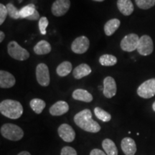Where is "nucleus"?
I'll return each mask as SVG.
<instances>
[{
    "label": "nucleus",
    "instance_id": "1",
    "mask_svg": "<svg viewBox=\"0 0 155 155\" xmlns=\"http://www.w3.org/2000/svg\"><path fill=\"white\" fill-rule=\"evenodd\" d=\"M74 122L78 127L88 132L97 133L101 130L99 124L92 119L91 111L88 108L75 114Z\"/></svg>",
    "mask_w": 155,
    "mask_h": 155
},
{
    "label": "nucleus",
    "instance_id": "8",
    "mask_svg": "<svg viewBox=\"0 0 155 155\" xmlns=\"http://www.w3.org/2000/svg\"><path fill=\"white\" fill-rule=\"evenodd\" d=\"M137 50L141 55L143 56H147L152 54L154 50V44H153L152 39L147 35L141 36L139 38Z\"/></svg>",
    "mask_w": 155,
    "mask_h": 155
},
{
    "label": "nucleus",
    "instance_id": "4",
    "mask_svg": "<svg viewBox=\"0 0 155 155\" xmlns=\"http://www.w3.org/2000/svg\"><path fill=\"white\" fill-rule=\"evenodd\" d=\"M7 53L10 57L19 61H24L30 58V53L21 47L16 41H11L7 45Z\"/></svg>",
    "mask_w": 155,
    "mask_h": 155
},
{
    "label": "nucleus",
    "instance_id": "26",
    "mask_svg": "<svg viewBox=\"0 0 155 155\" xmlns=\"http://www.w3.org/2000/svg\"><path fill=\"white\" fill-rule=\"evenodd\" d=\"M95 116L98 118V119L104 122H108L111 119V116L107 111H104V109L100 107H96L94 108Z\"/></svg>",
    "mask_w": 155,
    "mask_h": 155
},
{
    "label": "nucleus",
    "instance_id": "11",
    "mask_svg": "<svg viewBox=\"0 0 155 155\" xmlns=\"http://www.w3.org/2000/svg\"><path fill=\"white\" fill-rule=\"evenodd\" d=\"M58 135L65 142H72L75 138V132L71 126L63 124L58 127Z\"/></svg>",
    "mask_w": 155,
    "mask_h": 155
},
{
    "label": "nucleus",
    "instance_id": "9",
    "mask_svg": "<svg viewBox=\"0 0 155 155\" xmlns=\"http://www.w3.org/2000/svg\"><path fill=\"white\" fill-rule=\"evenodd\" d=\"M90 41L86 36H80L75 38L71 44V50L74 53L83 54L88 50Z\"/></svg>",
    "mask_w": 155,
    "mask_h": 155
},
{
    "label": "nucleus",
    "instance_id": "2",
    "mask_svg": "<svg viewBox=\"0 0 155 155\" xmlns=\"http://www.w3.org/2000/svg\"><path fill=\"white\" fill-rule=\"evenodd\" d=\"M0 112L9 119H17L22 115L23 107L17 101L6 99L0 103Z\"/></svg>",
    "mask_w": 155,
    "mask_h": 155
},
{
    "label": "nucleus",
    "instance_id": "7",
    "mask_svg": "<svg viewBox=\"0 0 155 155\" xmlns=\"http://www.w3.org/2000/svg\"><path fill=\"white\" fill-rule=\"evenodd\" d=\"M139 37L135 33L126 35L121 40L120 46L122 50L126 52H133L137 49L139 41Z\"/></svg>",
    "mask_w": 155,
    "mask_h": 155
},
{
    "label": "nucleus",
    "instance_id": "13",
    "mask_svg": "<svg viewBox=\"0 0 155 155\" xmlns=\"http://www.w3.org/2000/svg\"><path fill=\"white\" fill-rule=\"evenodd\" d=\"M16 79L14 75L7 71H0V87L2 88H10L15 86Z\"/></svg>",
    "mask_w": 155,
    "mask_h": 155
},
{
    "label": "nucleus",
    "instance_id": "36",
    "mask_svg": "<svg viewBox=\"0 0 155 155\" xmlns=\"http://www.w3.org/2000/svg\"><path fill=\"white\" fill-rule=\"evenodd\" d=\"M152 109H153V111L155 112V101L153 103V104H152Z\"/></svg>",
    "mask_w": 155,
    "mask_h": 155
},
{
    "label": "nucleus",
    "instance_id": "18",
    "mask_svg": "<svg viewBox=\"0 0 155 155\" xmlns=\"http://www.w3.org/2000/svg\"><path fill=\"white\" fill-rule=\"evenodd\" d=\"M72 97L73 99L86 103L91 102L94 99V97L92 95L84 89H76V90H75L73 92Z\"/></svg>",
    "mask_w": 155,
    "mask_h": 155
},
{
    "label": "nucleus",
    "instance_id": "22",
    "mask_svg": "<svg viewBox=\"0 0 155 155\" xmlns=\"http://www.w3.org/2000/svg\"><path fill=\"white\" fill-rule=\"evenodd\" d=\"M72 63L69 61H64L61 63L56 68V73L61 77H65L72 71Z\"/></svg>",
    "mask_w": 155,
    "mask_h": 155
},
{
    "label": "nucleus",
    "instance_id": "16",
    "mask_svg": "<svg viewBox=\"0 0 155 155\" xmlns=\"http://www.w3.org/2000/svg\"><path fill=\"white\" fill-rule=\"evenodd\" d=\"M117 7L120 12L125 16L131 15L134 10V7L131 0H118Z\"/></svg>",
    "mask_w": 155,
    "mask_h": 155
},
{
    "label": "nucleus",
    "instance_id": "15",
    "mask_svg": "<svg viewBox=\"0 0 155 155\" xmlns=\"http://www.w3.org/2000/svg\"><path fill=\"white\" fill-rule=\"evenodd\" d=\"M121 147L126 155H134L137 152V145L135 141L130 137H125L122 139Z\"/></svg>",
    "mask_w": 155,
    "mask_h": 155
},
{
    "label": "nucleus",
    "instance_id": "21",
    "mask_svg": "<svg viewBox=\"0 0 155 155\" xmlns=\"http://www.w3.org/2000/svg\"><path fill=\"white\" fill-rule=\"evenodd\" d=\"M102 147L107 155H118L117 147L111 139H104L102 142Z\"/></svg>",
    "mask_w": 155,
    "mask_h": 155
},
{
    "label": "nucleus",
    "instance_id": "30",
    "mask_svg": "<svg viewBox=\"0 0 155 155\" xmlns=\"http://www.w3.org/2000/svg\"><path fill=\"white\" fill-rule=\"evenodd\" d=\"M8 15L7 7L3 4H0V25H2L5 22L6 18Z\"/></svg>",
    "mask_w": 155,
    "mask_h": 155
},
{
    "label": "nucleus",
    "instance_id": "23",
    "mask_svg": "<svg viewBox=\"0 0 155 155\" xmlns=\"http://www.w3.org/2000/svg\"><path fill=\"white\" fill-rule=\"evenodd\" d=\"M30 106L33 111L37 114H40L45 108L46 104L40 98H33L30 101Z\"/></svg>",
    "mask_w": 155,
    "mask_h": 155
},
{
    "label": "nucleus",
    "instance_id": "27",
    "mask_svg": "<svg viewBox=\"0 0 155 155\" xmlns=\"http://www.w3.org/2000/svg\"><path fill=\"white\" fill-rule=\"evenodd\" d=\"M135 2L141 9H149L155 5V0H135Z\"/></svg>",
    "mask_w": 155,
    "mask_h": 155
},
{
    "label": "nucleus",
    "instance_id": "25",
    "mask_svg": "<svg viewBox=\"0 0 155 155\" xmlns=\"http://www.w3.org/2000/svg\"><path fill=\"white\" fill-rule=\"evenodd\" d=\"M36 10L35 6L33 4H30V5L25 6L22 7L19 10V15H20V19H27L29 17H30L35 11Z\"/></svg>",
    "mask_w": 155,
    "mask_h": 155
},
{
    "label": "nucleus",
    "instance_id": "6",
    "mask_svg": "<svg viewBox=\"0 0 155 155\" xmlns=\"http://www.w3.org/2000/svg\"><path fill=\"white\" fill-rule=\"evenodd\" d=\"M36 79L41 86L47 87L50 83L49 69L45 63H39L36 67Z\"/></svg>",
    "mask_w": 155,
    "mask_h": 155
},
{
    "label": "nucleus",
    "instance_id": "35",
    "mask_svg": "<svg viewBox=\"0 0 155 155\" xmlns=\"http://www.w3.org/2000/svg\"><path fill=\"white\" fill-rule=\"evenodd\" d=\"M17 155H31L30 152H27V151H23V152H21L20 153H19Z\"/></svg>",
    "mask_w": 155,
    "mask_h": 155
},
{
    "label": "nucleus",
    "instance_id": "19",
    "mask_svg": "<svg viewBox=\"0 0 155 155\" xmlns=\"http://www.w3.org/2000/svg\"><path fill=\"white\" fill-rule=\"evenodd\" d=\"M52 48L50 44L46 40H42L37 43L33 48L34 53L36 55H47L51 52Z\"/></svg>",
    "mask_w": 155,
    "mask_h": 155
},
{
    "label": "nucleus",
    "instance_id": "5",
    "mask_svg": "<svg viewBox=\"0 0 155 155\" xmlns=\"http://www.w3.org/2000/svg\"><path fill=\"white\" fill-rule=\"evenodd\" d=\"M137 94L143 98H150L155 96V78L149 79L137 88Z\"/></svg>",
    "mask_w": 155,
    "mask_h": 155
},
{
    "label": "nucleus",
    "instance_id": "24",
    "mask_svg": "<svg viewBox=\"0 0 155 155\" xmlns=\"http://www.w3.org/2000/svg\"><path fill=\"white\" fill-rule=\"evenodd\" d=\"M99 63L102 66H113L117 63V58L114 55L105 54V55H103L99 58Z\"/></svg>",
    "mask_w": 155,
    "mask_h": 155
},
{
    "label": "nucleus",
    "instance_id": "17",
    "mask_svg": "<svg viewBox=\"0 0 155 155\" xmlns=\"http://www.w3.org/2000/svg\"><path fill=\"white\" fill-rule=\"evenodd\" d=\"M91 68L88 64L82 63L81 65H78L73 71V75L75 79L83 78L87 76L91 73Z\"/></svg>",
    "mask_w": 155,
    "mask_h": 155
},
{
    "label": "nucleus",
    "instance_id": "14",
    "mask_svg": "<svg viewBox=\"0 0 155 155\" xmlns=\"http://www.w3.org/2000/svg\"><path fill=\"white\" fill-rule=\"evenodd\" d=\"M69 111V106L64 101H58L50 108V114L52 116H59L66 114Z\"/></svg>",
    "mask_w": 155,
    "mask_h": 155
},
{
    "label": "nucleus",
    "instance_id": "10",
    "mask_svg": "<svg viewBox=\"0 0 155 155\" xmlns=\"http://www.w3.org/2000/svg\"><path fill=\"white\" fill-rule=\"evenodd\" d=\"M71 7L70 0H55L51 7V12L55 17L65 15Z\"/></svg>",
    "mask_w": 155,
    "mask_h": 155
},
{
    "label": "nucleus",
    "instance_id": "32",
    "mask_svg": "<svg viewBox=\"0 0 155 155\" xmlns=\"http://www.w3.org/2000/svg\"><path fill=\"white\" fill-rule=\"evenodd\" d=\"M40 14H39V12H38V10L35 11V12L31 15L30 17H29L28 18H27V19H28V20H31V21H35V20H38V19H40Z\"/></svg>",
    "mask_w": 155,
    "mask_h": 155
},
{
    "label": "nucleus",
    "instance_id": "33",
    "mask_svg": "<svg viewBox=\"0 0 155 155\" xmlns=\"http://www.w3.org/2000/svg\"><path fill=\"white\" fill-rule=\"evenodd\" d=\"M90 155H107L105 152H103L102 150H98V149H94L91 150Z\"/></svg>",
    "mask_w": 155,
    "mask_h": 155
},
{
    "label": "nucleus",
    "instance_id": "3",
    "mask_svg": "<svg viewBox=\"0 0 155 155\" xmlns=\"http://www.w3.org/2000/svg\"><path fill=\"white\" fill-rule=\"evenodd\" d=\"M0 132L3 137L10 141H19L24 137V131L19 126L13 124H5L2 126Z\"/></svg>",
    "mask_w": 155,
    "mask_h": 155
},
{
    "label": "nucleus",
    "instance_id": "12",
    "mask_svg": "<svg viewBox=\"0 0 155 155\" xmlns=\"http://www.w3.org/2000/svg\"><path fill=\"white\" fill-rule=\"evenodd\" d=\"M117 86L114 78L107 76L104 80V96L107 98H111L116 94Z\"/></svg>",
    "mask_w": 155,
    "mask_h": 155
},
{
    "label": "nucleus",
    "instance_id": "28",
    "mask_svg": "<svg viewBox=\"0 0 155 155\" xmlns=\"http://www.w3.org/2000/svg\"><path fill=\"white\" fill-rule=\"evenodd\" d=\"M7 11H8V15L11 18L14 19H20V15H19V10L16 7H15L12 4L8 3L7 5Z\"/></svg>",
    "mask_w": 155,
    "mask_h": 155
},
{
    "label": "nucleus",
    "instance_id": "29",
    "mask_svg": "<svg viewBox=\"0 0 155 155\" xmlns=\"http://www.w3.org/2000/svg\"><path fill=\"white\" fill-rule=\"evenodd\" d=\"M48 24H49V21H48V19L46 17H42L39 19V30H40L41 34L43 35L47 33L46 29L48 28Z\"/></svg>",
    "mask_w": 155,
    "mask_h": 155
},
{
    "label": "nucleus",
    "instance_id": "20",
    "mask_svg": "<svg viewBox=\"0 0 155 155\" xmlns=\"http://www.w3.org/2000/svg\"><path fill=\"white\" fill-rule=\"evenodd\" d=\"M121 22L118 19H111L104 25V32L107 36H111L119 28Z\"/></svg>",
    "mask_w": 155,
    "mask_h": 155
},
{
    "label": "nucleus",
    "instance_id": "37",
    "mask_svg": "<svg viewBox=\"0 0 155 155\" xmlns=\"http://www.w3.org/2000/svg\"><path fill=\"white\" fill-rule=\"evenodd\" d=\"M94 2H104V0H93Z\"/></svg>",
    "mask_w": 155,
    "mask_h": 155
},
{
    "label": "nucleus",
    "instance_id": "31",
    "mask_svg": "<svg viewBox=\"0 0 155 155\" xmlns=\"http://www.w3.org/2000/svg\"><path fill=\"white\" fill-rule=\"evenodd\" d=\"M61 155H78L74 148L71 147H64L61 152Z\"/></svg>",
    "mask_w": 155,
    "mask_h": 155
},
{
    "label": "nucleus",
    "instance_id": "34",
    "mask_svg": "<svg viewBox=\"0 0 155 155\" xmlns=\"http://www.w3.org/2000/svg\"><path fill=\"white\" fill-rule=\"evenodd\" d=\"M5 33H4L2 31H1V32H0V42H3V40H4V39H5Z\"/></svg>",
    "mask_w": 155,
    "mask_h": 155
}]
</instances>
